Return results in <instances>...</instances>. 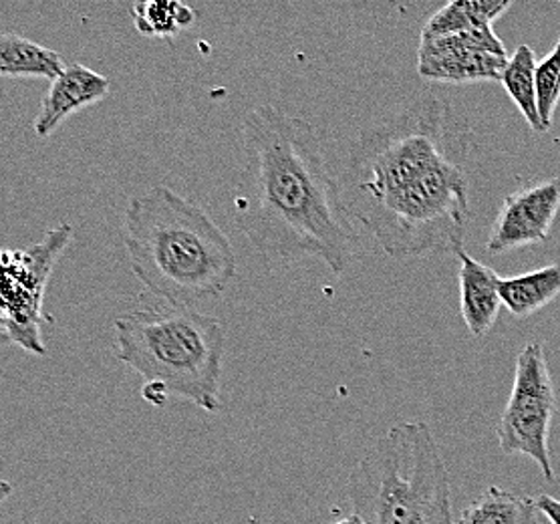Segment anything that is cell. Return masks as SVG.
Listing matches in <instances>:
<instances>
[{
  "label": "cell",
  "mask_w": 560,
  "mask_h": 524,
  "mask_svg": "<svg viewBox=\"0 0 560 524\" xmlns=\"http://www.w3.org/2000/svg\"><path fill=\"white\" fill-rule=\"evenodd\" d=\"M536 55L530 45H521L516 53L509 57L500 83L509 93L512 103L518 107L526 124L535 129L536 133L548 131L538 114V100H536Z\"/></svg>",
  "instance_id": "obj_16"
},
{
  "label": "cell",
  "mask_w": 560,
  "mask_h": 524,
  "mask_svg": "<svg viewBox=\"0 0 560 524\" xmlns=\"http://www.w3.org/2000/svg\"><path fill=\"white\" fill-rule=\"evenodd\" d=\"M470 152L466 119L423 93L351 143L339 179L349 217L394 260L458 255L470 222Z\"/></svg>",
  "instance_id": "obj_1"
},
{
  "label": "cell",
  "mask_w": 560,
  "mask_h": 524,
  "mask_svg": "<svg viewBox=\"0 0 560 524\" xmlns=\"http://www.w3.org/2000/svg\"><path fill=\"white\" fill-rule=\"evenodd\" d=\"M557 414V392L548 370L545 347L530 341L516 358L514 384L497 426L498 444L506 456H526L547 482L557 474L550 456V428Z\"/></svg>",
  "instance_id": "obj_7"
},
{
  "label": "cell",
  "mask_w": 560,
  "mask_h": 524,
  "mask_svg": "<svg viewBox=\"0 0 560 524\" xmlns=\"http://www.w3.org/2000/svg\"><path fill=\"white\" fill-rule=\"evenodd\" d=\"M347 497L365 524H456L446 462L420 420L395 423L365 450Z\"/></svg>",
  "instance_id": "obj_5"
},
{
  "label": "cell",
  "mask_w": 560,
  "mask_h": 524,
  "mask_svg": "<svg viewBox=\"0 0 560 524\" xmlns=\"http://www.w3.org/2000/svg\"><path fill=\"white\" fill-rule=\"evenodd\" d=\"M512 7L510 0H454L428 19L421 39H438L456 33L492 28L494 21Z\"/></svg>",
  "instance_id": "obj_12"
},
{
  "label": "cell",
  "mask_w": 560,
  "mask_h": 524,
  "mask_svg": "<svg viewBox=\"0 0 560 524\" xmlns=\"http://www.w3.org/2000/svg\"><path fill=\"white\" fill-rule=\"evenodd\" d=\"M509 55L494 28L420 39L418 73L425 81L485 83L500 81Z\"/></svg>",
  "instance_id": "obj_8"
},
{
  "label": "cell",
  "mask_w": 560,
  "mask_h": 524,
  "mask_svg": "<svg viewBox=\"0 0 560 524\" xmlns=\"http://www.w3.org/2000/svg\"><path fill=\"white\" fill-rule=\"evenodd\" d=\"M538 514L535 497L494 485L459 512L456 524H536Z\"/></svg>",
  "instance_id": "obj_14"
},
{
  "label": "cell",
  "mask_w": 560,
  "mask_h": 524,
  "mask_svg": "<svg viewBox=\"0 0 560 524\" xmlns=\"http://www.w3.org/2000/svg\"><path fill=\"white\" fill-rule=\"evenodd\" d=\"M535 81L538 114L545 128L550 129L560 102V37L555 49L536 63Z\"/></svg>",
  "instance_id": "obj_18"
},
{
  "label": "cell",
  "mask_w": 560,
  "mask_h": 524,
  "mask_svg": "<svg viewBox=\"0 0 560 524\" xmlns=\"http://www.w3.org/2000/svg\"><path fill=\"white\" fill-rule=\"evenodd\" d=\"M332 524H365V521H363L359 514H355V512H351V514H347V516L339 519L337 523Z\"/></svg>",
  "instance_id": "obj_21"
},
{
  "label": "cell",
  "mask_w": 560,
  "mask_h": 524,
  "mask_svg": "<svg viewBox=\"0 0 560 524\" xmlns=\"http://www.w3.org/2000/svg\"><path fill=\"white\" fill-rule=\"evenodd\" d=\"M131 19L136 31L152 39H172L190 28L198 13L176 0H145L131 4Z\"/></svg>",
  "instance_id": "obj_17"
},
{
  "label": "cell",
  "mask_w": 560,
  "mask_h": 524,
  "mask_svg": "<svg viewBox=\"0 0 560 524\" xmlns=\"http://www.w3.org/2000/svg\"><path fill=\"white\" fill-rule=\"evenodd\" d=\"M2 343H4V341H2V339H0V346H2Z\"/></svg>",
  "instance_id": "obj_22"
},
{
  "label": "cell",
  "mask_w": 560,
  "mask_h": 524,
  "mask_svg": "<svg viewBox=\"0 0 560 524\" xmlns=\"http://www.w3.org/2000/svg\"><path fill=\"white\" fill-rule=\"evenodd\" d=\"M502 305L518 319L535 315L560 296V263L530 270L518 277L500 279Z\"/></svg>",
  "instance_id": "obj_15"
},
{
  "label": "cell",
  "mask_w": 560,
  "mask_h": 524,
  "mask_svg": "<svg viewBox=\"0 0 560 524\" xmlns=\"http://www.w3.org/2000/svg\"><path fill=\"white\" fill-rule=\"evenodd\" d=\"M241 136L246 164L232 198L236 229L270 260L315 258L343 275L361 238L315 126L275 105H256Z\"/></svg>",
  "instance_id": "obj_2"
},
{
  "label": "cell",
  "mask_w": 560,
  "mask_h": 524,
  "mask_svg": "<svg viewBox=\"0 0 560 524\" xmlns=\"http://www.w3.org/2000/svg\"><path fill=\"white\" fill-rule=\"evenodd\" d=\"M13 494V485L7 480H0V506Z\"/></svg>",
  "instance_id": "obj_20"
},
{
  "label": "cell",
  "mask_w": 560,
  "mask_h": 524,
  "mask_svg": "<svg viewBox=\"0 0 560 524\" xmlns=\"http://www.w3.org/2000/svg\"><path fill=\"white\" fill-rule=\"evenodd\" d=\"M459 258V311L471 337L482 339L494 329L502 305L500 275L485 263L476 260L464 248Z\"/></svg>",
  "instance_id": "obj_11"
},
{
  "label": "cell",
  "mask_w": 560,
  "mask_h": 524,
  "mask_svg": "<svg viewBox=\"0 0 560 524\" xmlns=\"http://www.w3.org/2000/svg\"><path fill=\"white\" fill-rule=\"evenodd\" d=\"M112 81L81 63L65 65L59 78H55L45 93L40 109L35 117V133L49 138L69 117L100 103L109 95Z\"/></svg>",
  "instance_id": "obj_10"
},
{
  "label": "cell",
  "mask_w": 560,
  "mask_h": 524,
  "mask_svg": "<svg viewBox=\"0 0 560 524\" xmlns=\"http://www.w3.org/2000/svg\"><path fill=\"white\" fill-rule=\"evenodd\" d=\"M124 243L138 281L172 307L214 301L236 277V253L205 208L153 186L129 200Z\"/></svg>",
  "instance_id": "obj_3"
},
{
  "label": "cell",
  "mask_w": 560,
  "mask_h": 524,
  "mask_svg": "<svg viewBox=\"0 0 560 524\" xmlns=\"http://www.w3.org/2000/svg\"><path fill=\"white\" fill-rule=\"evenodd\" d=\"M560 178L533 184L509 194L500 206L488 238V253L500 255L514 248L547 243L559 217Z\"/></svg>",
  "instance_id": "obj_9"
},
{
  "label": "cell",
  "mask_w": 560,
  "mask_h": 524,
  "mask_svg": "<svg viewBox=\"0 0 560 524\" xmlns=\"http://www.w3.org/2000/svg\"><path fill=\"white\" fill-rule=\"evenodd\" d=\"M73 238L69 224H59L43 241L23 251L0 253V339L45 356L40 339L43 299L52 269Z\"/></svg>",
  "instance_id": "obj_6"
},
{
  "label": "cell",
  "mask_w": 560,
  "mask_h": 524,
  "mask_svg": "<svg viewBox=\"0 0 560 524\" xmlns=\"http://www.w3.org/2000/svg\"><path fill=\"white\" fill-rule=\"evenodd\" d=\"M63 59L57 51L16 33L0 35V78L49 79L61 75Z\"/></svg>",
  "instance_id": "obj_13"
},
{
  "label": "cell",
  "mask_w": 560,
  "mask_h": 524,
  "mask_svg": "<svg viewBox=\"0 0 560 524\" xmlns=\"http://www.w3.org/2000/svg\"><path fill=\"white\" fill-rule=\"evenodd\" d=\"M117 359L143 380L141 397L155 408L178 397L208 414L222 408V321L196 308L141 307L115 321Z\"/></svg>",
  "instance_id": "obj_4"
},
{
  "label": "cell",
  "mask_w": 560,
  "mask_h": 524,
  "mask_svg": "<svg viewBox=\"0 0 560 524\" xmlns=\"http://www.w3.org/2000/svg\"><path fill=\"white\" fill-rule=\"evenodd\" d=\"M538 512L547 519L550 524H560V499L550 494H538L535 497Z\"/></svg>",
  "instance_id": "obj_19"
}]
</instances>
